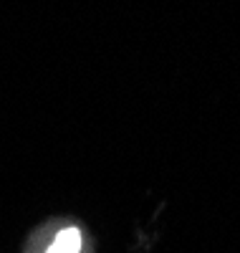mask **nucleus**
Wrapping results in <instances>:
<instances>
[{"mask_svg":"<svg viewBox=\"0 0 240 253\" xmlns=\"http://www.w3.org/2000/svg\"><path fill=\"white\" fill-rule=\"evenodd\" d=\"M83 238L79 228H63L61 233L53 238V243L48 246L46 253H81Z\"/></svg>","mask_w":240,"mask_h":253,"instance_id":"nucleus-1","label":"nucleus"}]
</instances>
